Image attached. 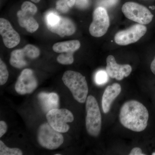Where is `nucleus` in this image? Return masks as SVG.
<instances>
[{
	"mask_svg": "<svg viewBox=\"0 0 155 155\" xmlns=\"http://www.w3.org/2000/svg\"><path fill=\"white\" fill-rule=\"evenodd\" d=\"M119 117L120 122L124 127L135 132H141L147 125L149 113L141 103L131 100L122 106Z\"/></svg>",
	"mask_w": 155,
	"mask_h": 155,
	"instance_id": "nucleus-1",
	"label": "nucleus"
},
{
	"mask_svg": "<svg viewBox=\"0 0 155 155\" xmlns=\"http://www.w3.org/2000/svg\"><path fill=\"white\" fill-rule=\"evenodd\" d=\"M62 80L77 101L80 103L86 102L88 87L84 76L79 72L68 70L64 72Z\"/></svg>",
	"mask_w": 155,
	"mask_h": 155,
	"instance_id": "nucleus-2",
	"label": "nucleus"
},
{
	"mask_svg": "<svg viewBox=\"0 0 155 155\" xmlns=\"http://www.w3.org/2000/svg\"><path fill=\"white\" fill-rule=\"evenodd\" d=\"M86 127L87 133L93 137L99 135L101 129V115L94 97L90 95L86 101Z\"/></svg>",
	"mask_w": 155,
	"mask_h": 155,
	"instance_id": "nucleus-3",
	"label": "nucleus"
},
{
	"mask_svg": "<svg viewBox=\"0 0 155 155\" xmlns=\"http://www.w3.org/2000/svg\"><path fill=\"white\" fill-rule=\"evenodd\" d=\"M37 140L42 147L50 150L57 149L64 142L61 133L55 130L48 122L43 123L39 127Z\"/></svg>",
	"mask_w": 155,
	"mask_h": 155,
	"instance_id": "nucleus-4",
	"label": "nucleus"
},
{
	"mask_svg": "<svg viewBox=\"0 0 155 155\" xmlns=\"http://www.w3.org/2000/svg\"><path fill=\"white\" fill-rule=\"evenodd\" d=\"M48 123L53 128L61 133H66L70 127L68 123L74 120V116L71 111L66 109H53L46 114Z\"/></svg>",
	"mask_w": 155,
	"mask_h": 155,
	"instance_id": "nucleus-5",
	"label": "nucleus"
},
{
	"mask_svg": "<svg viewBox=\"0 0 155 155\" xmlns=\"http://www.w3.org/2000/svg\"><path fill=\"white\" fill-rule=\"evenodd\" d=\"M122 10L127 18L142 25L149 24L153 17L146 7L133 2L125 3L122 6Z\"/></svg>",
	"mask_w": 155,
	"mask_h": 155,
	"instance_id": "nucleus-6",
	"label": "nucleus"
},
{
	"mask_svg": "<svg viewBox=\"0 0 155 155\" xmlns=\"http://www.w3.org/2000/svg\"><path fill=\"white\" fill-rule=\"evenodd\" d=\"M40 51L34 45H26L23 48L12 51L10 63L12 67L17 69H22L28 65L27 60H34L38 58Z\"/></svg>",
	"mask_w": 155,
	"mask_h": 155,
	"instance_id": "nucleus-7",
	"label": "nucleus"
},
{
	"mask_svg": "<svg viewBox=\"0 0 155 155\" xmlns=\"http://www.w3.org/2000/svg\"><path fill=\"white\" fill-rule=\"evenodd\" d=\"M110 26L107 12L103 7H98L93 14V21L89 31L92 36L100 37L104 35Z\"/></svg>",
	"mask_w": 155,
	"mask_h": 155,
	"instance_id": "nucleus-8",
	"label": "nucleus"
},
{
	"mask_svg": "<svg viewBox=\"0 0 155 155\" xmlns=\"http://www.w3.org/2000/svg\"><path fill=\"white\" fill-rule=\"evenodd\" d=\"M147 31V27L140 24H135L125 30L117 32L114 37L115 42L120 45H127L138 41Z\"/></svg>",
	"mask_w": 155,
	"mask_h": 155,
	"instance_id": "nucleus-9",
	"label": "nucleus"
},
{
	"mask_svg": "<svg viewBox=\"0 0 155 155\" xmlns=\"http://www.w3.org/2000/svg\"><path fill=\"white\" fill-rule=\"evenodd\" d=\"M38 81L32 70L23 69L15 84V89L20 95L29 94L33 92L38 86Z\"/></svg>",
	"mask_w": 155,
	"mask_h": 155,
	"instance_id": "nucleus-10",
	"label": "nucleus"
},
{
	"mask_svg": "<svg viewBox=\"0 0 155 155\" xmlns=\"http://www.w3.org/2000/svg\"><path fill=\"white\" fill-rule=\"evenodd\" d=\"M0 34L4 45L8 48H13L20 42L19 34L14 30L9 21L3 18L0 19Z\"/></svg>",
	"mask_w": 155,
	"mask_h": 155,
	"instance_id": "nucleus-11",
	"label": "nucleus"
},
{
	"mask_svg": "<svg viewBox=\"0 0 155 155\" xmlns=\"http://www.w3.org/2000/svg\"><path fill=\"white\" fill-rule=\"evenodd\" d=\"M106 71L111 78L120 81L124 77L129 76L132 71V68L128 64L119 65L116 63L114 56L109 55L107 59Z\"/></svg>",
	"mask_w": 155,
	"mask_h": 155,
	"instance_id": "nucleus-12",
	"label": "nucleus"
},
{
	"mask_svg": "<svg viewBox=\"0 0 155 155\" xmlns=\"http://www.w3.org/2000/svg\"><path fill=\"white\" fill-rule=\"evenodd\" d=\"M46 26L50 31L61 37L72 35L76 31L75 24L71 19L61 16L55 24Z\"/></svg>",
	"mask_w": 155,
	"mask_h": 155,
	"instance_id": "nucleus-13",
	"label": "nucleus"
},
{
	"mask_svg": "<svg viewBox=\"0 0 155 155\" xmlns=\"http://www.w3.org/2000/svg\"><path fill=\"white\" fill-rule=\"evenodd\" d=\"M122 88L118 83H114L106 88L103 95L102 106L103 111L107 114L110 110L113 101L121 93Z\"/></svg>",
	"mask_w": 155,
	"mask_h": 155,
	"instance_id": "nucleus-14",
	"label": "nucleus"
},
{
	"mask_svg": "<svg viewBox=\"0 0 155 155\" xmlns=\"http://www.w3.org/2000/svg\"><path fill=\"white\" fill-rule=\"evenodd\" d=\"M37 12V8L34 4L31 2H24L21 5V10L17 13L18 22L22 28H25L28 21Z\"/></svg>",
	"mask_w": 155,
	"mask_h": 155,
	"instance_id": "nucleus-15",
	"label": "nucleus"
},
{
	"mask_svg": "<svg viewBox=\"0 0 155 155\" xmlns=\"http://www.w3.org/2000/svg\"><path fill=\"white\" fill-rule=\"evenodd\" d=\"M38 99L45 112L48 113L53 109H58L59 107V96L56 93H41L38 94Z\"/></svg>",
	"mask_w": 155,
	"mask_h": 155,
	"instance_id": "nucleus-16",
	"label": "nucleus"
},
{
	"mask_svg": "<svg viewBox=\"0 0 155 155\" xmlns=\"http://www.w3.org/2000/svg\"><path fill=\"white\" fill-rule=\"evenodd\" d=\"M80 41L77 40L56 43L53 46L54 51L58 53L75 52L80 48Z\"/></svg>",
	"mask_w": 155,
	"mask_h": 155,
	"instance_id": "nucleus-17",
	"label": "nucleus"
},
{
	"mask_svg": "<svg viewBox=\"0 0 155 155\" xmlns=\"http://www.w3.org/2000/svg\"><path fill=\"white\" fill-rule=\"evenodd\" d=\"M76 0H58L56 3V9L59 12L65 14L75 5Z\"/></svg>",
	"mask_w": 155,
	"mask_h": 155,
	"instance_id": "nucleus-18",
	"label": "nucleus"
},
{
	"mask_svg": "<svg viewBox=\"0 0 155 155\" xmlns=\"http://www.w3.org/2000/svg\"><path fill=\"white\" fill-rule=\"evenodd\" d=\"M23 153L21 150L17 148L8 147L3 143L0 140V155H22Z\"/></svg>",
	"mask_w": 155,
	"mask_h": 155,
	"instance_id": "nucleus-19",
	"label": "nucleus"
},
{
	"mask_svg": "<svg viewBox=\"0 0 155 155\" xmlns=\"http://www.w3.org/2000/svg\"><path fill=\"white\" fill-rule=\"evenodd\" d=\"M73 54L71 52L61 53L57 58V61L62 65H71L74 62Z\"/></svg>",
	"mask_w": 155,
	"mask_h": 155,
	"instance_id": "nucleus-20",
	"label": "nucleus"
},
{
	"mask_svg": "<svg viewBox=\"0 0 155 155\" xmlns=\"http://www.w3.org/2000/svg\"><path fill=\"white\" fill-rule=\"evenodd\" d=\"M108 75L107 72L105 70H99L95 75V82L97 85H104L108 81Z\"/></svg>",
	"mask_w": 155,
	"mask_h": 155,
	"instance_id": "nucleus-21",
	"label": "nucleus"
},
{
	"mask_svg": "<svg viewBox=\"0 0 155 155\" xmlns=\"http://www.w3.org/2000/svg\"><path fill=\"white\" fill-rule=\"evenodd\" d=\"M9 72L7 66L2 59L0 60V84L3 85L8 81Z\"/></svg>",
	"mask_w": 155,
	"mask_h": 155,
	"instance_id": "nucleus-22",
	"label": "nucleus"
},
{
	"mask_svg": "<svg viewBox=\"0 0 155 155\" xmlns=\"http://www.w3.org/2000/svg\"><path fill=\"white\" fill-rule=\"evenodd\" d=\"M39 28L38 22L34 17L28 21L25 27V29L28 32L33 33L38 30Z\"/></svg>",
	"mask_w": 155,
	"mask_h": 155,
	"instance_id": "nucleus-23",
	"label": "nucleus"
},
{
	"mask_svg": "<svg viewBox=\"0 0 155 155\" xmlns=\"http://www.w3.org/2000/svg\"><path fill=\"white\" fill-rule=\"evenodd\" d=\"M8 125L5 122L3 121L0 122V137H2L7 132Z\"/></svg>",
	"mask_w": 155,
	"mask_h": 155,
	"instance_id": "nucleus-24",
	"label": "nucleus"
},
{
	"mask_svg": "<svg viewBox=\"0 0 155 155\" xmlns=\"http://www.w3.org/2000/svg\"><path fill=\"white\" fill-rule=\"evenodd\" d=\"M118 0H103L102 4L106 7H110L115 5Z\"/></svg>",
	"mask_w": 155,
	"mask_h": 155,
	"instance_id": "nucleus-25",
	"label": "nucleus"
},
{
	"mask_svg": "<svg viewBox=\"0 0 155 155\" xmlns=\"http://www.w3.org/2000/svg\"><path fill=\"white\" fill-rule=\"evenodd\" d=\"M130 155H144V154L142 153L141 149L138 147H135L131 150V151L129 153Z\"/></svg>",
	"mask_w": 155,
	"mask_h": 155,
	"instance_id": "nucleus-26",
	"label": "nucleus"
},
{
	"mask_svg": "<svg viewBox=\"0 0 155 155\" xmlns=\"http://www.w3.org/2000/svg\"><path fill=\"white\" fill-rule=\"evenodd\" d=\"M76 5L80 8H83L87 5V0H76Z\"/></svg>",
	"mask_w": 155,
	"mask_h": 155,
	"instance_id": "nucleus-27",
	"label": "nucleus"
},
{
	"mask_svg": "<svg viewBox=\"0 0 155 155\" xmlns=\"http://www.w3.org/2000/svg\"><path fill=\"white\" fill-rule=\"evenodd\" d=\"M150 69L152 72L155 75V57L150 65Z\"/></svg>",
	"mask_w": 155,
	"mask_h": 155,
	"instance_id": "nucleus-28",
	"label": "nucleus"
},
{
	"mask_svg": "<svg viewBox=\"0 0 155 155\" xmlns=\"http://www.w3.org/2000/svg\"><path fill=\"white\" fill-rule=\"evenodd\" d=\"M31 1L34 3H38L40 2L41 0H31Z\"/></svg>",
	"mask_w": 155,
	"mask_h": 155,
	"instance_id": "nucleus-29",
	"label": "nucleus"
},
{
	"mask_svg": "<svg viewBox=\"0 0 155 155\" xmlns=\"http://www.w3.org/2000/svg\"><path fill=\"white\" fill-rule=\"evenodd\" d=\"M55 155H61V154H56Z\"/></svg>",
	"mask_w": 155,
	"mask_h": 155,
	"instance_id": "nucleus-30",
	"label": "nucleus"
},
{
	"mask_svg": "<svg viewBox=\"0 0 155 155\" xmlns=\"http://www.w3.org/2000/svg\"><path fill=\"white\" fill-rule=\"evenodd\" d=\"M152 155H155V153H153Z\"/></svg>",
	"mask_w": 155,
	"mask_h": 155,
	"instance_id": "nucleus-31",
	"label": "nucleus"
}]
</instances>
